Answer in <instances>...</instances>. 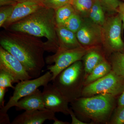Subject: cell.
<instances>
[{
	"label": "cell",
	"instance_id": "7c38bea8",
	"mask_svg": "<svg viewBox=\"0 0 124 124\" xmlns=\"http://www.w3.org/2000/svg\"><path fill=\"white\" fill-rule=\"evenodd\" d=\"M55 113L46 109L25 111L15 117L11 124H41L46 121L54 120Z\"/></svg>",
	"mask_w": 124,
	"mask_h": 124
},
{
	"label": "cell",
	"instance_id": "e0dca14e",
	"mask_svg": "<svg viewBox=\"0 0 124 124\" xmlns=\"http://www.w3.org/2000/svg\"><path fill=\"white\" fill-rule=\"evenodd\" d=\"M111 70L110 63L108 60L106 59L95 67L86 77L85 80L84 86L104 77Z\"/></svg>",
	"mask_w": 124,
	"mask_h": 124
},
{
	"label": "cell",
	"instance_id": "1f68e13d",
	"mask_svg": "<svg viewBox=\"0 0 124 124\" xmlns=\"http://www.w3.org/2000/svg\"><path fill=\"white\" fill-rule=\"evenodd\" d=\"M17 3L15 0H0V7L5 6H15Z\"/></svg>",
	"mask_w": 124,
	"mask_h": 124
},
{
	"label": "cell",
	"instance_id": "ba28073f",
	"mask_svg": "<svg viewBox=\"0 0 124 124\" xmlns=\"http://www.w3.org/2000/svg\"><path fill=\"white\" fill-rule=\"evenodd\" d=\"M53 75L49 71L44 75L32 79L24 80L18 82L15 86L13 95L5 106L0 110V112L7 113L9 109L15 107L19 100L33 93L41 86H46L52 81Z\"/></svg>",
	"mask_w": 124,
	"mask_h": 124
},
{
	"label": "cell",
	"instance_id": "4fadbf2b",
	"mask_svg": "<svg viewBox=\"0 0 124 124\" xmlns=\"http://www.w3.org/2000/svg\"><path fill=\"white\" fill-rule=\"evenodd\" d=\"M42 6H44L42 4L37 2L18 3L15 6L13 13L2 27L8 29L11 24L26 17Z\"/></svg>",
	"mask_w": 124,
	"mask_h": 124
},
{
	"label": "cell",
	"instance_id": "d6986e66",
	"mask_svg": "<svg viewBox=\"0 0 124 124\" xmlns=\"http://www.w3.org/2000/svg\"><path fill=\"white\" fill-rule=\"evenodd\" d=\"M103 9L100 2L98 0H95L88 14L90 20L102 26L106 20Z\"/></svg>",
	"mask_w": 124,
	"mask_h": 124
},
{
	"label": "cell",
	"instance_id": "ac0fdd59",
	"mask_svg": "<svg viewBox=\"0 0 124 124\" xmlns=\"http://www.w3.org/2000/svg\"><path fill=\"white\" fill-rule=\"evenodd\" d=\"M112 70L124 79V53L116 52L108 57Z\"/></svg>",
	"mask_w": 124,
	"mask_h": 124
},
{
	"label": "cell",
	"instance_id": "52a82bcc",
	"mask_svg": "<svg viewBox=\"0 0 124 124\" xmlns=\"http://www.w3.org/2000/svg\"><path fill=\"white\" fill-rule=\"evenodd\" d=\"M91 48L82 46L48 56L45 59L46 62L48 64L54 63L53 65L47 66V69L53 75L52 81L64 69L76 62L82 60L84 56Z\"/></svg>",
	"mask_w": 124,
	"mask_h": 124
},
{
	"label": "cell",
	"instance_id": "f1b7e54d",
	"mask_svg": "<svg viewBox=\"0 0 124 124\" xmlns=\"http://www.w3.org/2000/svg\"><path fill=\"white\" fill-rule=\"evenodd\" d=\"M117 13L121 18L122 22V31L124 29V2L121 1L117 8Z\"/></svg>",
	"mask_w": 124,
	"mask_h": 124
},
{
	"label": "cell",
	"instance_id": "7402d4cb",
	"mask_svg": "<svg viewBox=\"0 0 124 124\" xmlns=\"http://www.w3.org/2000/svg\"><path fill=\"white\" fill-rule=\"evenodd\" d=\"M83 22L81 15L76 12L61 26L76 33L80 28Z\"/></svg>",
	"mask_w": 124,
	"mask_h": 124
},
{
	"label": "cell",
	"instance_id": "9a60e30c",
	"mask_svg": "<svg viewBox=\"0 0 124 124\" xmlns=\"http://www.w3.org/2000/svg\"><path fill=\"white\" fill-rule=\"evenodd\" d=\"M15 107L17 110L31 111L46 109L43 102L42 92L37 89L33 93L19 100Z\"/></svg>",
	"mask_w": 124,
	"mask_h": 124
},
{
	"label": "cell",
	"instance_id": "44dd1931",
	"mask_svg": "<svg viewBox=\"0 0 124 124\" xmlns=\"http://www.w3.org/2000/svg\"><path fill=\"white\" fill-rule=\"evenodd\" d=\"M95 0H72L71 5L80 15L88 16Z\"/></svg>",
	"mask_w": 124,
	"mask_h": 124
},
{
	"label": "cell",
	"instance_id": "4316f807",
	"mask_svg": "<svg viewBox=\"0 0 124 124\" xmlns=\"http://www.w3.org/2000/svg\"><path fill=\"white\" fill-rule=\"evenodd\" d=\"M15 6H5L0 8V27H2L6 20L9 17L13 10Z\"/></svg>",
	"mask_w": 124,
	"mask_h": 124
},
{
	"label": "cell",
	"instance_id": "8fae6325",
	"mask_svg": "<svg viewBox=\"0 0 124 124\" xmlns=\"http://www.w3.org/2000/svg\"><path fill=\"white\" fill-rule=\"evenodd\" d=\"M42 98L45 108L54 112H60L69 115V103L53 84L44 86Z\"/></svg>",
	"mask_w": 124,
	"mask_h": 124
},
{
	"label": "cell",
	"instance_id": "ffe728a7",
	"mask_svg": "<svg viewBox=\"0 0 124 124\" xmlns=\"http://www.w3.org/2000/svg\"><path fill=\"white\" fill-rule=\"evenodd\" d=\"M55 19L58 26L62 25L76 12L71 4L65 5L55 10Z\"/></svg>",
	"mask_w": 124,
	"mask_h": 124
},
{
	"label": "cell",
	"instance_id": "7a4b0ae2",
	"mask_svg": "<svg viewBox=\"0 0 124 124\" xmlns=\"http://www.w3.org/2000/svg\"><path fill=\"white\" fill-rule=\"evenodd\" d=\"M56 27L55 10L42 6L26 17L11 24L6 30L21 32L37 37H45L47 40L46 50L55 53L59 47Z\"/></svg>",
	"mask_w": 124,
	"mask_h": 124
},
{
	"label": "cell",
	"instance_id": "836d02e7",
	"mask_svg": "<svg viewBox=\"0 0 124 124\" xmlns=\"http://www.w3.org/2000/svg\"><path fill=\"white\" fill-rule=\"evenodd\" d=\"M15 0L18 3L24 2H35L40 3L42 4V3L44 0Z\"/></svg>",
	"mask_w": 124,
	"mask_h": 124
},
{
	"label": "cell",
	"instance_id": "cb8c5ba5",
	"mask_svg": "<svg viewBox=\"0 0 124 124\" xmlns=\"http://www.w3.org/2000/svg\"><path fill=\"white\" fill-rule=\"evenodd\" d=\"M104 9L109 12L117 13V8L121 1L119 0H98Z\"/></svg>",
	"mask_w": 124,
	"mask_h": 124
},
{
	"label": "cell",
	"instance_id": "8992f818",
	"mask_svg": "<svg viewBox=\"0 0 124 124\" xmlns=\"http://www.w3.org/2000/svg\"><path fill=\"white\" fill-rule=\"evenodd\" d=\"M124 90V79L111 70L104 77L84 86L81 97L107 93L118 97Z\"/></svg>",
	"mask_w": 124,
	"mask_h": 124
},
{
	"label": "cell",
	"instance_id": "277c9868",
	"mask_svg": "<svg viewBox=\"0 0 124 124\" xmlns=\"http://www.w3.org/2000/svg\"><path fill=\"white\" fill-rule=\"evenodd\" d=\"M85 79L83 63L80 60L61 72L52 84L70 103L81 97Z\"/></svg>",
	"mask_w": 124,
	"mask_h": 124
},
{
	"label": "cell",
	"instance_id": "4dcf8cb0",
	"mask_svg": "<svg viewBox=\"0 0 124 124\" xmlns=\"http://www.w3.org/2000/svg\"><path fill=\"white\" fill-rule=\"evenodd\" d=\"M6 91V88L0 87V107L1 108L5 106L4 98Z\"/></svg>",
	"mask_w": 124,
	"mask_h": 124
},
{
	"label": "cell",
	"instance_id": "484cf974",
	"mask_svg": "<svg viewBox=\"0 0 124 124\" xmlns=\"http://www.w3.org/2000/svg\"><path fill=\"white\" fill-rule=\"evenodd\" d=\"M72 0H44L42 4L45 7L54 10L68 4H71Z\"/></svg>",
	"mask_w": 124,
	"mask_h": 124
},
{
	"label": "cell",
	"instance_id": "6da1fadb",
	"mask_svg": "<svg viewBox=\"0 0 124 124\" xmlns=\"http://www.w3.org/2000/svg\"><path fill=\"white\" fill-rule=\"evenodd\" d=\"M0 44L22 63L32 79L40 76L45 64V42L27 33L6 30L0 33Z\"/></svg>",
	"mask_w": 124,
	"mask_h": 124
},
{
	"label": "cell",
	"instance_id": "d6a6232c",
	"mask_svg": "<svg viewBox=\"0 0 124 124\" xmlns=\"http://www.w3.org/2000/svg\"><path fill=\"white\" fill-rule=\"evenodd\" d=\"M117 106H124V90L117 98Z\"/></svg>",
	"mask_w": 124,
	"mask_h": 124
},
{
	"label": "cell",
	"instance_id": "30bf717a",
	"mask_svg": "<svg viewBox=\"0 0 124 124\" xmlns=\"http://www.w3.org/2000/svg\"><path fill=\"white\" fill-rule=\"evenodd\" d=\"M76 35L79 42L84 47L93 48L102 44V26L90 19L83 20L82 26Z\"/></svg>",
	"mask_w": 124,
	"mask_h": 124
},
{
	"label": "cell",
	"instance_id": "603a6c76",
	"mask_svg": "<svg viewBox=\"0 0 124 124\" xmlns=\"http://www.w3.org/2000/svg\"><path fill=\"white\" fill-rule=\"evenodd\" d=\"M124 124V106H116L113 111L108 124Z\"/></svg>",
	"mask_w": 124,
	"mask_h": 124
},
{
	"label": "cell",
	"instance_id": "f546056e",
	"mask_svg": "<svg viewBox=\"0 0 124 124\" xmlns=\"http://www.w3.org/2000/svg\"><path fill=\"white\" fill-rule=\"evenodd\" d=\"M0 124H10V118L7 113L0 112Z\"/></svg>",
	"mask_w": 124,
	"mask_h": 124
},
{
	"label": "cell",
	"instance_id": "2e32d148",
	"mask_svg": "<svg viewBox=\"0 0 124 124\" xmlns=\"http://www.w3.org/2000/svg\"><path fill=\"white\" fill-rule=\"evenodd\" d=\"M106 59L104 51H102L100 46L91 48L82 59L85 78L95 67Z\"/></svg>",
	"mask_w": 124,
	"mask_h": 124
},
{
	"label": "cell",
	"instance_id": "e575fe53",
	"mask_svg": "<svg viewBox=\"0 0 124 124\" xmlns=\"http://www.w3.org/2000/svg\"><path fill=\"white\" fill-rule=\"evenodd\" d=\"M54 124H69L70 123L69 122H66L60 121L56 117H55L54 119Z\"/></svg>",
	"mask_w": 124,
	"mask_h": 124
},
{
	"label": "cell",
	"instance_id": "d4e9b609",
	"mask_svg": "<svg viewBox=\"0 0 124 124\" xmlns=\"http://www.w3.org/2000/svg\"><path fill=\"white\" fill-rule=\"evenodd\" d=\"M14 80L13 78L9 74L4 71L0 70V87L10 88L14 89L15 86L13 85Z\"/></svg>",
	"mask_w": 124,
	"mask_h": 124
},
{
	"label": "cell",
	"instance_id": "83f0119b",
	"mask_svg": "<svg viewBox=\"0 0 124 124\" xmlns=\"http://www.w3.org/2000/svg\"><path fill=\"white\" fill-rule=\"evenodd\" d=\"M69 115H70L72 119V122L71 124H88V123L83 122L79 119L72 108H70L69 111Z\"/></svg>",
	"mask_w": 124,
	"mask_h": 124
},
{
	"label": "cell",
	"instance_id": "5bb4252c",
	"mask_svg": "<svg viewBox=\"0 0 124 124\" xmlns=\"http://www.w3.org/2000/svg\"><path fill=\"white\" fill-rule=\"evenodd\" d=\"M56 32L59 47L55 53L82 46L78 39L76 33L63 26L57 25Z\"/></svg>",
	"mask_w": 124,
	"mask_h": 124
},
{
	"label": "cell",
	"instance_id": "3957f363",
	"mask_svg": "<svg viewBox=\"0 0 124 124\" xmlns=\"http://www.w3.org/2000/svg\"><path fill=\"white\" fill-rule=\"evenodd\" d=\"M117 98L108 94L100 93L81 97L70 103L72 109L80 120L92 124H108L117 106Z\"/></svg>",
	"mask_w": 124,
	"mask_h": 124
},
{
	"label": "cell",
	"instance_id": "9c48e42d",
	"mask_svg": "<svg viewBox=\"0 0 124 124\" xmlns=\"http://www.w3.org/2000/svg\"><path fill=\"white\" fill-rule=\"evenodd\" d=\"M0 70L9 74L13 79L14 83L32 79L22 63L1 46Z\"/></svg>",
	"mask_w": 124,
	"mask_h": 124
},
{
	"label": "cell",
	"instance_id": "5b68a950",
	"mask_svg": "<svg viewBox=\"0 0 124 124\" xmlns=\"http://www.w3.org/2000/svg\"><path fill=\"white\" fill-rule=\"evenodd\" d=\"M122 22L119 14L106 19L102 26L103 42L105 55L109 57L116 52L124 53V42L122 38Z\"/></svg>",
	"mask_w": 124,
	"mask_h": 124
}]
</instances>
